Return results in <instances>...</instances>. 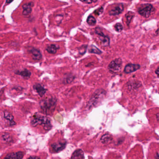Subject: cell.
<instances>
[{"label": "cell", "mask_w": 159, "mask_h": 159, "mask_svg": "<svg viewBox=\"0 0 159 159\" xmlns=\"http://www.w3.org/2000/svg\"><path fill=\"white\" fill-rule=\"evenodd\" d=\"M31 123L33 127H35L37 125L42 126L44 129L46 131H49L52 128L51 120L46 116L39 114H35L33 116Z\"/></svg>", "instance_id": "6da1fadb"}, {"label": "cell", "mask_w": 159, "mask_h": 159, "mask_svg": "<svg viewBox=\"0 0 159 159\" xmlns=\"http://www.w3.org/2000/svg\"><path fill=\"white\" fill-rule=\"evenodd\" d=\"M57 103V99L55 98H48L46 99H42L40 102L41 108L46 114L52 112V111H54Z\"/></svg>", "instance_id": "7a4b0ae2"}, {"label": "cell", "mask_w": 159, "mask_h": 159, "mask_svg": "<svg viewBox=\"0 0 159 159\" xmlns=\"http://www.w3.org/2000/svg\"><path fill=\"white\" fill-rule=\"evenodd\" d=\"M106 92L104 90L99 89L95 92L88 103L90 109L97 106L101 102L106 96Z\"/></svg>", "instance_id": "3957f363"}, {"label": "cell", "mask_w": 159, "mask_h": 159, "mask_svg": "<svg viewBox=\"0 0 159 159\" xmlns=\"http://www.w3.org/2000/svg\"><path fill=\"white\" fill-rule=\"evenodd\" d=\"M153 8L150 4H144L140 7L138 9V12L140 15L144 17L147 18L150 17L153 12Z\"/></svg>", "instance_id": "277c9868"}, {"label": "cell", "mask_w": 159, "mask_h": 159, "mask_svg": "<svg viewBox=\"0 0 159 159\" xmlns=\"http://www.w3.org/2000/svg\"><path fill=\"white\" fill-rule=\"evenodd\" d=\"M122 59L117 58L112 61L108 65V69L111 72L113 73L119 72L121 70L122 67Z\"/></svg>", "instance_id": "5b68a950"}, {"label": "cell", "mask_w": 159, "mask_h": 159, "mask_svg": "<svg viewBox=\"0 0 159 159\" xmlns=\"http://www.w3.org/2000/svg\"><path fill=\"white\" fill-rule=\"evenodd\" d=\"M96 33L99 35V38L101 41V44L103 46H108L110 44V39L108 37L103 34L99 28H96Z\"/></svg>", "instance_id": "8992f818"}, {"label": "cell", "mask_w": 159, "mask_h": 159, "mask_svg": "<svg viewBox=\"0 0 159 159\" xmlns=\"http://www.w3.org/2000/svg\"><path fill=\"white\" fill-rule=\"evenodd\" d=\"M66 143L65 142H58L51 145V148L53 151L59 152L62 151L66 147Z\"/></svg>", "instance_id": "52a82bcc"}, {"label": "cell", "mask_w": 159, "mask_h": 159, "mask_svg": "<svg viewBox=\"0 0 159 159\" xmlns=\"http://www.w3.org/2000/svg\"><path fill=\"white\" fill-rule=\"evenodd\" d=\"M30 53L32 55L33 59L35 60H40L41 59L42 55L41 53L38 49L32 48L29 50Z\"/></svg>", "instance_id": "ba28073f"}, {"label": "cell", "mask_w": 159, "mask_h": 159, "mask_svg": "<svg viewBox=\"0 0 159 159\" xmlns=\"http://www.w3.org/2000/svg\"><path fill=\"white\" fill-rule=\"evenodd\" d=\"M124 10V7L122 4H119L114 8L112 9L109 12L110 15H117L120 14Z\"/></svg>", "instance_id": "9c48e42d"}, {"label": "cell", "mask_w": 159, "mask_h": 159, "mask_svg": "<svg viewBox=\"0 0 159 159\" xmlns=\"http://www.w3.org/2000/svg\"><path fill=\"white\" fill-rule=\"evenodd\" d=\"M140 68V65L132 64H128V65H126L125 67V69H124V72L125 73H130L137 71L138 69H139Z\"/></svg>", "instance_id": "30bf717a"}, {"label": "cell", "mask_w": 159, "mask_h": 159, "mask_svg": "<svg viewBox=\"0 0 159 159\" xmlns=\"http://www.w3.org/2000/svg\"><path fill=\"white\" fill-rule=\"evenodd\" d=\"M33 89L41 97H42L46 92V89L40 84H35L34 85Z\"/></svg>", "instance_id": "8fae6325"}, {"label": "cell", "mask_w": 159, "mask_h": 159, "mask_svg": "<svg viewBox=\"0 0 159 159\" xmlns=\"http://www.w3.org/2000/svg\"><path fill=\"white\" fill-rule=\"evenodd\" d=\"M24 153L22 151L8 153L4 157V159H22Z\"/></svg>", "instance_id": "7c38bea8"}, {"label": "cell", "mask_w": 159, "mask_h": 159, "mask_svg": "<svg viewBox=\"0 0 159 159\" xmlns=\"http://www.w3.org/2000/svg\"><path fill=\"white\" fill-rule=\"evenodd\" d=\"M33 5L32 3H28L24 4L22 6L23 11L22 14L24 15H28L31 14L32 11V6Z\"/></svg>", "instance_id": "4fadbf2b"}, {"label": "cell", "mask_w": 159, "mask_h": 159, "mask_svg": "<svg viewBox=\"0 0 159 159\" xmlns=\"http://www.w3.org/2000/svg\"><path fill=\"white\" fill-rule=\"evenodd\" d=\"M3 118L4 119H6L9 122L10 126H14L16 124L14 120L13 116L8 111L3 112Z\"/></svg>", "instance_id": "5bb4252c"}, {"label": "cell", "mask_w": 159, "mask_h": 159, "mask_svg": "<svg viewBox=\"0 0 159 159\" xmlns=\"http://www.w3.org/2000/svg\"><path fill=\"white\" fill-rule=\"evenodd\" d=\"M71 158L72 159H84L85 156H84V151L80 149L76 150L72 153Z\"/></svg>", "instance_id": "9a60e30c"}, {"label": "cell", "mask_w": 159, "mask_h": 159, "mask_svg": "<svg viewBox=\"0 0 159 159\" xmlns=\"http://www.w3.org/2000/svg\"><path fill=\"white\" fill-rule=\"evenodd\" d=\"M15 74L21 76V77H23L25 79H28L31 75V72L26 69L21 71H17L15 72Z\"/></svg>", "instance_id": "2e32d148"}, {"label": "cell", "mask_w": 159, "mask_h": 159, "mask_svg": "<svg viewBox=\"0 0 159 159\" xmlns=\"http://www.w3.org/2000/svg\"><path fill=\"white\" fill-rule=\"evenodd\" d=\"M112 140V136L110 134L106 133L102 136L101 138L100 139V142L103 144H107L110 142H111Z\"/></svg>", "instance_id": "e0dca14e"}, {"label": "cell", "mask_w": 159, "mask_h": 159, "mask_svg": "<svg viewBox=\"0 0 159 159\" xmlns=\"http://www.w3.org/2000/svg\"><path fill=\"white\" fill-rule=\"evenodd\" d=\"M46 50L48 53L52 54H55L57 52L58 48L56 45L51 44L47 47Z\"/></svg>", "instance_id": "ac0fdd59"}, {"label": "cell", "mask_w": 159, "mask_h": 159, "mask_svg": "<svg viewBox=\"0 0 159 159\" xmlns=\"http://www.w3.org/2000/svg\"><path fill=\"white\" fill-rule=\"evenodd\" d=\"M1 139L3 141L6 142H10L12 140L11 136L8 133H4L1 135Z\"/></svg>", "instance_id": "d6986e66"}, {"label": "cell", "mask_w": 159, "mask_h": 159, "mask_svg": "<svg viewBox=\"0 0 159 159\" xmlns=\"http://www.w3.org/2000/svg\"><path fill=\"white\" fill-rule=\"evenodd\" d=\"M89 52L91 53H95L97 54H101L102 53L101 51L99 50L98 48L94 45H92L90 48Z\"/></svg>", "instance_id": "ffe728a7"}, {"label": "cell", "mask_w": 159, "mask_h": 159, "mask_svg": "<svg viewBox=\"0 0 159 159\" xmlns=\"http://www.w3.org/2000/svg\"><path fill=\"white\" fill-rule=\"evenodd\" d=\"M87 24L91 26H94L96 24V20L94 17L92 15H90L87 19Z\"/></svg>", "instance_id": "44dd1931"}, {"label": "cell", "mask_w": 159, "mask_h": 159, "mask_svg": "<svg viewBox=\"0 0 159 159\" xmlns=\"http://www.w3.org/2000/svg\"><path fill=\"white\" fill-rule=\"evenodd\" d=\"M134 14L131 11H129L126 15V22L127 24L128 25L129 24L130 22H131V20L134 16Z\"/></svg>", "instance_id": "7402d4cb"}, {"label": "cell", "mask_w": 159, "mask_h": 159, "mask_svg": "<svg viewBox=\"0 0 159 159\" xmlns=\"http://www.w3.org/2000/svg\"><path fill=\"white\" fill-rule=\"evenodd\" d=\"M74 79V77L72 75H67V77L65 78V81L66 84L71 83L73 81V79Z\"/></svg>", "instance_id": "603a6c76"}, {"label": "cell", "mask_w": 159, "mask_h": 159, "mask_svg": "<svg viewBox=\"0 0 159 159\" xmlns=\"http://www.w3.org/2000/svg\"><path fill=\"white\" fill-rule=\"evenodd\" d=\"M115 31L117 32H120L123 30V26L122 24L120 23H117L115 26Z\"/></svg>", "instance_id": "cb8c5ba5"}, {"label": "cell", "mask_w": 159, "mask_h": 159, "mask_svg": "<svg viewBox=\"0 0 159 159\" xmlns=\"http://www.w3.org/2000/svg\"><path fill=\"white\" fill-rule=\"evenodd\" d=\"M83 3H86L87 4L92 3V0H80Z\"/></svg>", "instance_id": "d4e9b609"}, {"label": "cell", "mask_w": 159, "mask_h": 159, "mask_svg": "<svg viewBox=\"0 0 159 159\" xmlns=\"http://www.w3.org/2000/svg\"><path fill=\"white\" fill-rule=\"evenodd\" d=\"M156 73L158 77H159V67H158V68L156 70Z\"/></svg>", "instance_id": "484cf974"}, {"label": "cell", "mask_w": 159, "mask_h": 159, "mask_svg": "<svg viewBox=\"0 0 159 159\" xmlns=\"http://www.w3.org/2000/svg\"><path fill=\"white\" fill-rule=\"evenodd\" d=\"M38 158H40L37 156H30L28 159H38Z\"/></svg>", "instance_id": "4316f807"}, {"label": "cell", "mask_w": 159, "mask_h": 159, "mask_svg": "<svg viewBox=\"0 0 159 159\" xmlns=\"http://www.w3.org/2000/svg\"><path fill=\"white\" fill-rule=\"evenodd\" d=\"M14 0H6V3L10 4Z\"/></svg>", "instance_id": "83f0119b"}]
</instances>
